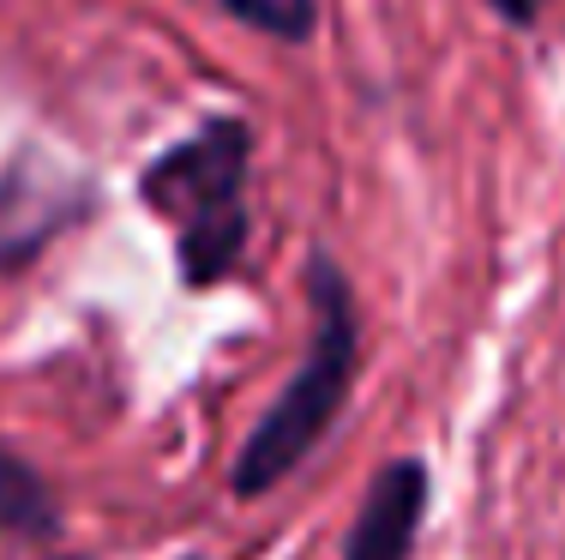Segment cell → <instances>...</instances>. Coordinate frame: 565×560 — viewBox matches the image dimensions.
Instances as JSON below:
<instances>
[{"instance_id": "1", "label": "cell", "mask_w": 565, "mask_h": 560, "mask_svg": "<svg viewBox=\"0 0 565 560\" xmlns=\"http://www.w3.org/2000/svg\"><path fill=\"white\" fill-rule=\"evenodd\" d=\"M301 296H307V350L277 385V398L259 410V422L235 446L228 464V495L265 500L313 458L343 422L349 398L361 380V296L349 284L343 260L331 247H307L301 265Z\"/></svg>"}, {"instance_id": "2", "label": "cell", "mask_w": 565, "mask_h": 560, "mask_svg": "<svg viewBox=\"0 0 565 560\" xmlns=\"http://www.w3.org/2000/svg\"><path fill=\"white\" fill-rule=\"evenodd\" d=\"M253 151L259 133L241 109H211L199 127L151 151L139 169L132 193L151 211V223L174 247V277L181 289L205 296V289L235 284L253 247Z\"/></svg>"}, {"instance_id": "6", "label": "cell", "mask_w": 565, "mask_h": 560, "mask_svg": "<svg viewBox=\"0 0 565 560\" xmlns=\"http://www.w3.org/2000/svg\"><path fill=\"white\" fill-rule=\"evenodd\" d=\"M205 7H217L228 24H241V31L271 36V43H289V49L313 43L319 19H326L319 0H205Z\"/></svg>"}, {"instance_id": "5", "label": "cell", "mask_w": 565, "mask_h": 560, "mask_svg": "<svg viewBox=\"0 0 565 560\" xmlns=\"http://www.w3.org/2000/svg\"><path fill=\"white\" fill-rule=\"evenodd\" d=\"M61 537H66V513H61L55 483L12 440H0V542L49 554L61 549Z\"/></svg>"}, {"instance_id": "3", "label": "cell", "mask_w": 565, "mask_h": 560, "mask_svg": "<svg viewBox=\"0 0 565 560\" xmlns=\"http://www.w3.org/2000/svg\"><path fill=\"white\" fill-rule=\"evenodd\" d=\"M90 211H97V193L78 176H66L61 163L12 157V163L0 169V277L36 265L61 235H73Z\"/></svg>"}, {"instance_id": "4", "label": "cell", "mask_w": 565, "mask_h": 560, "mask_svg": "<svg viewBox=\"0 0 565 560\" xmlns=\"http://www.w3.org/2000/svg\"><path fill=\"white\" fill-rule=\"evenodd\" d=\"M427 513H434L427 458H415V452L385 458L355 500V518L343 530V560H415Z\"/></svg>"}, {"instance_id": "7", "label": "cell", "mask_w": 565, "mask_h": 560, "mask_svg": "<svg viewBox=\"0 0 565 560\" xmlns=\"http://www.w3.org/2000/svg\"><path fill=\"white\" fill-rule=\"evenodd\" d=\"M488 12L505 24V31H535L547 12V0H488Z\"/></svg>"}]
</instances>
